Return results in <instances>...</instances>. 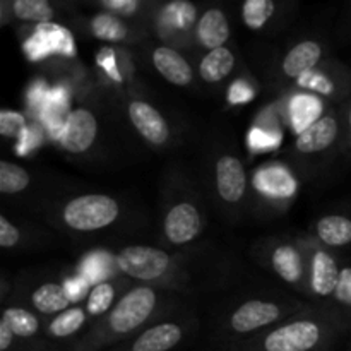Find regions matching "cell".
I'll use <instances>...</instances> for the list:
<instances>
[{
  "label": "cell",
  "instance_id": "6da1fadb",
  "mask_svg": "<svg viewBox=\"0 0 351 351\" xmlns=\"http://www.w3.org/2000/svg\"><path fill=\"white\" fill-rule=\"evenodd\" d=\"M119 202L110 195L88 194L75 197L64 208V219L75 232H95L119 218Z\"/></svg>",
  "mask_w": 351,
  "mask_h": 351
},
{
  "label": "cell",
  "instance_id": "7a4b0ae2",
  "mask_svg": "<svg viewBox=\"0 0 351 351\" xmlns=\"http://www.w3.org/2000/svg\"><path fill=\"white\" fill-rule=\"evenodd\" d=\"M156 305V295L151 288H134L117 304L110 314L108 326L117 335H125L139 328L151 315Z\"/></svg>",
  "mask_w": 351,
  "mask_h": 351
},
{
  "label": "cell",
  "instance_id": "3957f363",
  "mask_svg": "<svg viewBox=\"0 0 351 351\" xmlns=\"http://www.w3.org/2000/svg\"><path fill=\"white\" fill-rule=\"evenodd\" d=\"M115 261L123 274L143 281L163 276L170 266V256L165 250L147 245L127 247L117 256Z\"/></svg>",
  "mask_w": 351,
  "mask_h": 351
},
{
  "label": "cell",
  "instance_id": "277c9868",
  "mask_svg": "<svg viewBox=\"0 0 351 351\" xmlns=\"http://www.w3.org/2000/svg\"><path fill=\"white\" fill-rule=\"evenodd\" d=\"M322 341L317 322L295 321L274 329L264 338L263 351H314Z\"/></svg>",
  "mask_w": 351,
  "mask_h": 351
},
{
  "label": "cell",
  "instance_id": "5b68a950",
  "mask_svg": "<svg viewBox=\"0 0 351 351\" xmlns=\"http://www.w3.org/2000/svg\"><path fill=\"white\" fill-rule=\"evenodd\" d=\"M98 136V122L89 110L79 108L69 115L65 130L62 134V146L69 153H84Z\"/></svg>",
  "mask_w": 351,
  "mask_h": 351
},
{
  "label": "cell",
  "instance_id": "8992f818",
  "mask_svg": "<svg viewBox=\"0 0 351 351\" xmlns=\"http://www.w3.org/2000/svg\"><path fill=\"white\" fill-rule=\"evenodd\" d=\"M202 219L197 208L191 202H180L168 211L165 219L167 239L175 245H185L201 233Z\"/></svg>",
  "mask_w": 351,
  "mask_h": 351
},
{
  "label": "cell",
  "instance_id": "52a82bcc",
  "mask_svg": "<svg viewBox=\"0 0 351 351\" xmlns=\"http://www.w3.org/2000/svg\"><path fill=\"white\" fill-rule=\"evenodd\" d=\"M129 117L137 132L147 143L154 144V146H161L170 137V129H168L167 120L149 103L141 101V99L132 101L129 105Z\"/></svg>",
  "mask_w": 351,
  "mask_h": 351
},
{
  "label": "cell",
  "instance_id": "ba28073f",
  "mask_svg": "<svg viewBox=\"0 0 351 351\" xmlns=\"http://www.w3.org/2000/svg\"><path fill=\"white\" fill-rule=\"evenodd\" d=\"M216 187L225 202L235 204L243 197L247 189V175L242 161L232 154H225L216 163Z\"/></svg>",
  "mask_w": 351,
  "mask_h": 351
},
{
  "label": "cell",
  "instance_id": "9c48e42d",
  "mask_svg": "<svg viewBox=\"0 0 351 351\" xmlns=\"http://www.w3.org/2000/svg\"><path fill=\"white\" fill-rule=\"evenodd\" d=\"M281 315L280 307L276 304L264 300H250L240 305L235 312H233L232 319H230V326L235 332H252L261 328L273 324L278 321Z\"/></svg>",
  "mask_w": 351,
  "mask_h": 351
},
{
  "label": "cell",
  "instance_id": "30bf717a",
  "mask_svg": "<svg viewBox=\"0 0 351 351\" xmlns=\"http://www.w3.org/2000/svg\"><path fill=\"white\" fill-rule=\"evenodd\" d=\"M339 134V122L336 117L326 115L314 120L297 137V149L304 154L319 153L335 144Z\"/></svg>",
  "mask_w": 351,
  "mask_h": 351
},
{
  "label": "cell",
  "instance_id": "8fae6325",
  "mask_svg": "<svg viewBox=\"0 0 351 351\" xmlns=\"http://www.w3.org/2000/svg\"><path fill=\"white\" fill-rule=\"evenodd\" d=\"M153 64L156 71L175 86H187L192 81V67L178 51L160 47L153 51Z\"/></svg>",
  "mask_w": 351,
  "mask_h": 351
},
{
  "label": "cell",
  "instance_id": "7c38bea8",
  "mask_svg": "<svg viewBox=\"0 0 351 351\" xmlns=\"http://www.w3.org/2000/svg\"><path fill=\"white\" fill-rule=\"evenodd\" d=\"M182 328L173 322H165L144 331L130 345L129 351H170L180 343Z\"/></svg>",
  "mask_w": 351,
  "mask_h": 351
},
{
  "label": "cell",
  "instance_id": "4fadbf2b",
  "mask_svg": "<svg viewBox=\"0 0 351 351\" xmlns=\"http://www.w3.org/2000/svg\"><path fill=\"white\" fill-rule=\"evenodd\" d=\"M341 269L338 267L336 261L324 250H319L312 257V290L319 297H329L335 295L336 287L339 283Z\"/></svg>",
  "mask_w": 351,
  "mask_h": 351
},
{
  "label": "cell",
  "instance_id": "5bb4252c",
  "mask_svg": "<svg viewBox=\"0 0 351 351\" xmlns=\"http://www.w3.org/2000/svg\"><path fill=\"white\" fill-rule=\"evenodd\" d=\"M322 57V50L315 41H302L297 47L291 48L283 60V71L288 77L300 79L305 74L312 72V69L319 64Z\"/></svg>",
  "mask_w": 351,
  "mask_h": 351
},
{
  "label": "cell",
  "instance_id": "9a60e30c",
  "mask_svg": "<svg viewBox=\"0 0 351 351\" xmlns=\"http://www.w3.org/2000/svg\"><path fill=\"white\" fill-rule=\"evenodd\" d=\"M197 34L202 47L209 50L221 48L230 38V24L223 10L209 9L199 21Z\"/></svg>",
  "mask_w": 351,
  "mask_h": 351
},
{
  "label": "cell",
  "instance_id": "2e32d148",
  "mask_svg": "<svg viewBox=\"0 0 351 351\" xmlns=\"http://www.w3.org/2000/svg\"><path fill=\"white\" fill-rule=\"evenodd\" d=\"M233 67H235V57H233L232 50L221 47L211 50L202 58L199 72L206 82H219L233 71Z\"/></svg>",
  "mask_w": 351,
  "mask_h": 351
},
{
  "label": "cell",
  "instance_id": "e0dca14e",
  "mask_svg": "<svg viewBox=\"0 0 351 351\" xmlns=\"http://www.w3.org/2000/svg\"><path fill=\"white\" fill-rule=\"evenodd\" d=\"M33 305L41 314H57V312L67 311L71 304V295L67 293V288L60 287L57 283L41 285L33 293Z\"/></svg>",
  "mask_w": 351,
  "mask_h": 351
},
{
  "label": "cell",
  "instance_id": "ac0fdd59",
  "mask_svg": "<svg viewBox=\"0 0 351 351\" xmlns=\"http://www.w3.org/2000/svg\"><path fill=\"white\" fill-rule=\"evenodd\" d=\"M317 237L329 247H345L351 243V219L346 216H324L317 223Z\"/></svg>",
  "mask_w": 351,
  "mask_h": 351
},
{
  "label": "cell",
  "instance_id": "d6986e66",
  "mask_svg": "<svg viewBox=\"0 0 351 351\" xmlns=\"http://www.w3.org/2000/svg\"><path fill=\"white\" fill-rule=\"evenodd\" d=\"M273 267L288 283H297L302 276V264L298 252L290 245H281L273 254Z\"/></svg>",
  "mask_w": 351,
  "mask_h": 351
},
{
  "label": "cell",
  "instance_id": "ffe728a7",
  "mask_svg": "<svg viewBox=\"0 0 351 351\" xmlns=\"http://www.w3.org/2000/svg\"><path fill=\"white\" fill-rule=\"evenodd\" d=\"M91 29L93 34L99 40L105 41H113V43H119L123 41L127 36V26L119 19L117 16L110 12H101L91 21Z\"/></svg>",
  "mask_w": 351,
  "mask_h": 351
},
{
  "label": "cell",
  "instance_id": "44dd1931",
  "mask_svg": "<svg viewBox=\"0 0 351 351\" xmlns=\"http://www.w3.org/2000/svg\"><path fill=\"white\" fill-rule=\"evenodd\" d=\"M16 17L33 23H50L55 16V10L47 0H17L12 5Z\"/></svg>",
  "mask_w": 351,
  "mask_h": 351
},
{
  "label": "cell",
  "instance_id": "7402d4cb",
  "mask_svg": "<svg viewBox=\"0 0 351 351\" xmlns=\"http://www.w3.org/2000/svg\"><path fill=\"white\" fill-rule=\"evenodd\" d=\"M3 321L9 324V328L12 329V332L19 338H31L38 332L40 329V322L34 317L31 312L24 311V308L12 307L7 308L2 315Z\"/></svg>",
  "mask_w": 351,
  "mask_h": 351
},
{
  "label": "cell",
  "instance_id": "603a6c76",
  "mask_svg": "<svg viewBox=\"0 0 351 351\" xmlns=\"http://www.w3.org/2000/svg\"><path fill=\"white\" fill-rule=\"evenodd\" d=\"M29 185V173L17 165L2 161L0 163V192L17 194Z\"/></svg>",
  "mask_w": 351,
  "mask_h": 351
},
{
  "label": "cell",
  "instance_id": "cb8c5ba5",
  "mask_svg": "<svg viewBox=\"0 0 351 351\" xmlns=\"http://www.w3.org/2000/svg\"><path fill=\"white\" fill-rule=\"evenodd\" d=\"M274 9H276V5L271 0H247L242 7L243 23L250 29H261L271 19Z\"/></svg>",
  "mask_w": 351,
  "mask_h": 351
},
{
  "label": "cell",
  "instance_id": "d4e9b609",
  "mask_svg": "<svg viewBox=\"0 0 351 351\" xmlns=\"http://www.w3.org/2000/svg\"><path fill=\"white\" fill-rule=\"evenodd\" d=\"M86 314L81 308H69L51 321L50 335L55 338H69L84 326Z\"/></svg>",
  "mask_w": 351,
  "mask_h": 351
},
{
  "label": "cell",
  "instance_id": "484cf974",
  "mask_svg": "<svg viewBox=\"0 0 351 351\" xmlns=\"http://www.w3.org/2000/svg\"><path fill=\"white\" fill-rule=\"evenodd\" d=\"M115 298V288L110 283H99L91 290L88 298V312L91 315H101L112 307Z\"/></svg>",
  "mask_w": 351,
  "mask_h": 351
},
{
  "label": "cell",
  "instance_id": "4316f807",
  "mask_svg": "<svg viewBox=\"0 0 351 351\" xmlns=\"http://www.w3.org/2000/svg\"><path fill=\"white\" fill-rule=\"evenodd\" d=\"M26 129V120L21 113L2 110L0 112V134L3 137H16Z\"/></svg>",
  "mask_w": 351,
  "mask_h": 351
},
{
  "label": "cell",
  "instance_id": "83f0119b",
  "mask_svg": "<svg viewBox=\"0 0 351 351\" xmlns=\"http://www.w3.org/2000/svg\"><path fill=\"white\" fill-rule=\"evenodd\" d=\"M335 298L338 304L351 308V267H345L339 274V283L336 287Z\"/></svg>",
  "mask_w": 351,
  "mask_h": 351
},
{
  "label": "cell",
  "instance_id": "f1b7e54d",
  "mask_svg": "<svg viewBox=\"0 0 351 351\" xmlns=\"http://www.w3.org/2000/svg\"><path fill=\"white\" fill-rule=\"evenodd\" d=\"M17 242H19V230L5 216H0V245L3 249H10Z\"/></svg>",
  "mask_w": 351,
  "mask_h": 351
},
{
  "label": "cell",
  "instance_id": "f546056e",
  "mask_svg": "<svg viewBox=\"0 0 351 351\" xmlns=\"http://www.w3.org/2000/svg\"><path fill=\"white\" fill-rule=\"evenodd\" d=\"M171 5L178 10V14H168L171 19L175 21V24L182 27H187L189 24L194 21L195 17V7L189 2H173Z\"/></svg>",
  "mask_w": 351,
  "mask_h": 351
},
{
  "label": "cell",
  "instance_id": "4dcf8cb0",
  "mask_svg": "<svg viewBox=\"0 0 351 351\" xmlns=\"http://www.w3.org/2000/svg\"><path fill=\"white\" fill-rule=\"evenodd\" d=\"M300 84L315 89V91L322 93V95H331V93L335 91V86L331 84L329 79H326L324 75H322V77L321 75H314L312 72H308L304 77H300Z\"/></svg>",
  "mask_w": 351,
  "mask_h": 351
},
{
  "label": "cell",
  "instance_id": "1f68e13d",
  "mask_svg": "<svg viewBox=\"0 0 351 351\" xmlns=\"http://www.w3.org/2000/svg\"><path fill=\"white\" fill-rule=\"evenodd\" d=\"M103 7L115 14H122V16H132L137 9H139V2L137 0H103Z\"/></svg>",
  "mask_w": 351,
  "mask_h": 351
},
{
  "label": "cell",
  "instance_id": "d6a6232c",
  "mask_svg": "<svg viewBox=\"0 0 351 351\" xmlns=\"http://www.w3.org/2000/svg\"><path fill=\"white\" fill-rule=\"evenodd\" d=\"M14 332L5 321H0V351H9L14 341Z\"/></svg>",
  "mask_w": 351,
  "mask_h": 351
},
{
  "label": "cell",
  "instance_id": "836d02e7",
  "mask_svg": "<svg viewBox=\"0 0 351 351\" xmlns=\"http://www.w3.org/2000/svg\"><path fill=\"white\" fill-rule=\"evenodd\" d=\"M348 129H350V134H351V105H350V110H348Z\"/></svg>",
  "mask_w": 351,
  "mask_h": 351
}]
</instances>
